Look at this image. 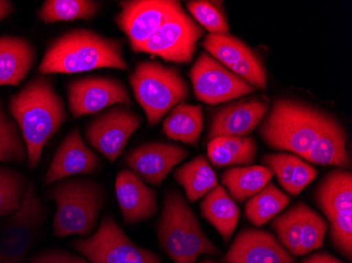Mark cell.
Wrapping results in <instances>:
<instances>
[{"label": "cell", "instance_id": "cell-1", "mask_svg": "<svg viewBox=\"0 0 352 263\" xmlns=\"http://www.w3.org/2000/svg\"><path fill=\"white\" fill-rule=\"evenodd\" d=\"M8 111L27 148L28 168L35 169L45 144L68 118L66 104L55 91L52 78L39 75L12 95Z\"/></svg>", "mask_w": 352, "mask_h": 263}, {"label": "cell", "instance_id": "cell-2", "mask_svg": "<svg viewBox=\"0 0 352 263\" xmlns=\"http://www.w3.org/2000/svg\"><path fill=\"white\" fill-rule=\"evenodd\" d=\"M98 69H129L122 43L87 29L72 30L49 45L39 63V75L77 74Z\"/></svg>", "mask_w": 352, "mask_h": 263}, {"label": "cell", "instance_id": "cell-3", "mask_svg": "<svg viewBox=\"0 0 352 263\" xmlns=\"http://www.w3.org/2000/svg\"><path fill=\"white\" fill-rule=\"evenodd\" d=\"M331 115L300 100L278 98L260 126V136L271 149L304 156L331 119Z\"/></svg>", "mask_w": 352, "mask_h": 263}, {"label": "cell", "instance_id": "cell-4", "mask_svg": "<svg viewBox=\"0 0 352 263\" xmlns=\"http://www.w3.org/2000/svg\"><path fill=\"white\" fill-rule=\"evenodd\" d=\"M47 195L56 205L52 225L55 236L92 234L106 203L100 183L91 178H67L51 185Z\"/></svg>", "mask_w": 352, "mask_h": 263}, {"label": "cell", "instance_id": "cell-5", "mask_svg": "<svg viewBox=\"0 0 352 263\" xmlns=\"http://www.w3.org/2000/svg\"><path fill=\"white\" fill-rule=\"evenodd\" d=\"M157 238L173 263H195L201 255H219L217 245L206 236L197 216L176 190L166 192Z\"/></svg>", "mask_w": 352, "mask_h": 263}, {"label": "cell", "instance_id": "cell-6", "mask_svg": "<svg viewBox=\"0 0 352 263\" xmlns=\"http://www.w3.org/2000/svg\"><path fill=\"white\" fill-rule=\"evenodd\" d=\"M136 102L148 124L156 126L174 108L189 98L187 81L177 71L157 61H142L129 77Z\"/></svg>", "mask_w": 352, "mask_h": 263}, {"label": "cell", "instance_id": "cell-7", "mask_svg": "<svg viewBox=\"0 0 352 263\" xmlns=\"http://www.w3.org/2000/svg\"><path fill=\"white\" fill-rule=\"evenodd\" d=\"M47 209L30 183L23 203L15 213L0 220V263H25L41 238Z\"/></svg>", "mask_w": 352, "mask_h": 263}, {"label": "cell", "instance_id": "cell-8", "mask_svg": "<svg viewBox=\"0 0 352 263\" xmlns=\"http://www.w3.org/2000/svg\"><path fill=\"white\" fill-rule=\"evenodd\" d=\"M316 201L329 222L332 244L351 261V173L346 170H336L327 174L316 187Z\"/></svg>", "mask_w": 352, "mask_h": 263}, {"label": "cell", "instance_id": "cell-9", "mask_svg": "<svg viewBox=\"0 0 352 263\" xmlns=\"http://www.w3.org/2000/svg\"><path fill=\"white\" fill-rule=\"evenodd\" d=\"M72 245L90 263H163L155 253L133 242L111 216H104L91 236Z\"/></svg>", "mask_w": 352, "mask_h": 263}, {"label": "cell", "instance_id": "cell-10", "mask_svg": "<svg viewBox=\"0 0 352 263\" xmlns=\"http://www.w3.org/2000/svg\"><path fill=\"white\" fill-rule=\"evenodd\" d=\"M204 31L183 9L171 16L145 43L134 47L133 52L161 57L167 62H191L197 41Z\"/></svg>", "mask_w": 352, "mask_h": 263}, {"label": "cell", "instance_id": "cell-11", "mask_svg": "<svg viewBox=\"0 0 352 263\" xmlns=\"http://www.w3.org/2000/svg\"><path fill=\"white\" fill-rule=\"evenodd\" d=\"M189 76L197 100L207 104H223L255 90L208 53L199 55Z\"/></svg>", "mask_w": 352, "mask_h": 263}, {"label": "cell", "instance_id": "cell-12", "mask_svg": "<svg viewBox=\"0 0 352 263\" xmlns=\"http://www.w3.org/2000/svg\"><path fill=\"white\" fill-rule=\"evenodd\" d=\"M140 124V115L130 108L116 106L91 120L86 126L85 138L95 151L113 163L124 153Z\"/></svg>", "mask_w": 352, "mask_h": 263}, {"label": "cell", "instance_id": "cell-13", "mask_svg": "<svg viewBox=\"0 0 352 263\" xmlns=\"http://www.w3.org/2000/svg\"><path fill=\"white\" fill-rule=\"evenodd\" d=\"M69 110L74 118L94 115L114 104L131 106L129 92L116 78L89 76L70 81L67 86Z\"/></svg>", "mask_w": 352, "mask_h": 263}, {"label": "cell", "instance_id": "cell-14", "mask_svg": "<svg viewBox=\"0 0 352 263\" xmlns=\"http://www.w3.org/2000/svg\"><path fill=\"white\" fill-rule=\"evenodd\" d=\"M181 9V3L175 0H128L120 3L116 23L129 39L133 50Z\"/></svg>", "mask_w": 352, "mask_h": 263}, {"label": "cell", "instance_id": "cell-15", "mask_svg": "<svg viewBox=\"0 0 352 263\" xmlns=\"http://www.w3.org/2000/svg\"><path fill=\"white\" fill-rule=\"evenodd\" d=\"M189 152L183 146L163 142H150L132 150L124 157V163L144 183L161 185L170 172L181 163Z\"/></svg>", "mask_w": 352, "mask_h": 263}, {"label": "cell", "instance_id": "cell-16", "mask_svg": "<svg viewBox=\"0 0 352 263\" xmlns=\"http://www.w3.org/2000/svg\"><path fill=\"white\" fill-rule=\"evenodd\" d=\"M100 157L82 139L79 128H73L55 152L43 178V185L78 175H90L100 167Z\"/></svg>", "mask_w": 352, "mask_h": 263}, {"label": "cell", "instance_id": "cell-17", "mask_svg": "<svg viewBox=\"0 0 352 263\" xmlns=\"http://www.w3.org/2000/svg\"><path fill=\"white\" fill-rule=\"evenodd\" d=\"M266 102L256 98L241 100L223 106L210 120L208 142L219 137H244L256 128L267 113Z\"/></svg>", "mask_w": 352, "mask_h": 263}, {"label": "cell", "instance_id": "cell-18", "mask_svg": "<svg viewBox=\"0 0 352 263\" xmlns=\"http://www.w3.org/2000/svg\"><path fill=\"white\" fill-rule=\"evenodd\" d=\"M223 263H294L296 258L263 229H246L239 232L231 244Z\"/></svg>", "mask_w": 352, "mask_h": 263}, {"label": "cell", "instance_id": "cell-19", "mask_svg": "<svg viewBox=\"0 0 352 263\" xmlns=\"http://www.w3.org/2000/svg\"><path fill=\"white\" fill-rule=\"evenodd\" d=\"M116 196L124 222L135 225L147 220L157 211V196L131 170H122L116 176Z\"/></svg>", "mask_w": 352, "mask_h": 263}, {"label": "cell", "instance_id": "cell-20", "mask_svg": "<svg viewBox=\"0 0 352 263\" xmlns=\"http://www.w3.org/2000/svg\"><path fill=\"white\" fill-rule=\"evenodd\" d=\"M34 45L21 36H0V87H19L36 60Z\"/></svg>", "mask_w": 352, "mask_h": 263}, {"label": "cell", "instance_id": "cell-21", "mask_svg": "<svg viewBox=\"0 0 352 263\" xmlns=\"http://www.w3.org/2000/svg\"><path fill=\"white\" fill-rule=\"evenodd\" d=\"M347 134L336 118L331 117L323 133L316 139L306 155L308 162L320 165H334L342 169H350L349 156L346 149Z\"/></svg>", "mask_w": 352, "mask_h": 263}, {"label": "cell", "instance_id": "cell-22", "mask_svg": "<svg viewBox=\"0 0 352 263\" xmlns=\"http://www.w3.org/2000/svg\"><path fill=\"white\" fill-rule=\"evenodd\" d=\"M201 216L217 229L225 242L234 232L239 218V209L225 187L217 185L205 196L201 203Z\"/></svg>", "mask_w": 352, "mask_h": 263}, {"label": "cell", "instance_id": "cell-23", "mask_svg": "<svg viewBox=\"0 0 352 263\" xmlns=\"http://www.w3.org/2000/svg\"><path fill=\"white\" fill-rule=\"evenodd\" d=\"M204 128V113L201 106L179 104L174 106L163 122V130L170 139L197 146Z\"/></svg>", "mask_w": 352, "mask_h": 263}, {"label": "cell", "instance_id": "cell-24", "mask_svg": "<svg viewBox=\"0 0 352 263\" xmlns=\"http://www.w3.org/2000/svg\"><path fill=\"white\" fill-rule=\"evenodd\" d=\"M258 146L254 138L219 137L208 142V157L217 168L248 165L254 161Z\"/></svg>", "mask_w": 352, "mask_h": 263}, {"label": "cell", "instance_id": "cell-25", "mask_svg": "<svg viewBox=\"0 0 352 263\" xmlns=\"http://www.w3.org/2000/svg\"><path fill=\"white\" fill-rule=\"evenodd\" d=\"M274 175V172L265 165L232 168L223 174L221 181L234 201L244 203L260 193Z\"/></svg>", "mask_w": 352, "mask_h": 263}, {"label": "cell", "instance_id": "cell-26", "mask_svg": "<svg viewBox=\"0 0 352 263\" xmlns=\"http://www.w3.org/2000/svg\"><path fill=\"white\" fill-rule=\"evenodd\" d=\"M176 183L185 190L188 201H199L217 187V178L205 156L199 155L174 172Z\"/></svg>", "mask_w": 352, "mask_h": 263}, {"label": "cell", "instance_id": "cell-27", "mask_svg": "<svg viewBox=\"0 0 352 263\" xmlns=\"http://www.w3.org/2000/svg\"><path fill=\"white\" fill-rule=\"evenodd\" d=\"M100 3L93 0H45L37 11V19L47 25L90 21L100 13Z\"/></svg>", "mask_w": 352, "mask_h": 263}, {"label": "cell", "instance_id": "cell-28", "mask_svg": "<svg viewBox=\"0 0 352 263\" xmlns=\"http://www.w3.org/2000/svg\"><path fill=\"white\" fill-rule=\"evenodd\" d=\"M289 203V196L269 183L260 193L249 199L245 214L254 227H260L278 216Z\"/></svg>", "mask_w": 352, "mask_h": 263}, {"label": "cell", "instance_id": "cell-29", "mask_svg": "<svg viewBox=\"0 0 352 263\" xmlns=\"http://www.w3.org/2000/svg\"><path fill=\"white\" fill-rule=\"evenodd\" d=\"M0 162L21 164L27 162V148L19 126L6 113L0 102Z\"/></svg>", "mask_w": 352, "mask_h": 263}, {"label": "cell", "instance_id": "cell-30", "mask_svg": "<svg viewBox=\"0 0 352 263\" xmlns=\"http://www.w3.org/2000/svg\"><path fill=\"white\" fill-rule=\"evenodd\" d=\"M305 205L304 203H298L276 217L271 225L278 236V242L292 256H300V237Z\"/></svg>", "mask_w": 352, "mask_h": 263}, {"label": "cell", "instance_id": "cell-31", "mask_svg": "<svg viewBox=\"0 0 352 263\" xmlns=\"http://www.w3.org/2000/svg\"><path fill=\"white\" fill-rule=\"evenodd\" d=\"M30 183L12 168L0 167V219L10 216L21 207Z\"/></svg>", "mask_w": 352, "mask_h": 263}, {"label": "cell", "instance_id": "cell-32", "mask_svg": "<svg viewBox=\"0 0 352 263\" xmlns=\"http://www.w3.org/2000/svg\"><path fill=\"white\" fill-rule=\"evenodd\" d=\"M208 54L227 69L242 60L251 52L250 47L241 39L225 34H209L203 41Z\"/></svg>", "mask_w": 352, "mask_h": 263}, {"label": "cell", "instance_id": "cell-33", "mask_svg": "<svg viewBox=\"0 0 352 263\" xmlns=\"http://www.w3.org/2000/svg\"><path fill=\"white\" fill-rule=\"evenodd\" d=\"M187 9L195 19V23L210 32V34H229L226 17L214 3L206 0H193L188 1Z\"/></svg>", "mask_w": 352, "mask_h": 263}, {"label": "cell", "instance_id": "cell-34", "mask_svg": "<svg viewBox=\"0 0 352 263\" xmlns=\"http://www.w3.org/2000/svg\"><path fill=\"white\" fill-rule=\"evenodd\" d=\"M327 231L328 223L325 219L306 205L302 216L300 256L321 249Z\"/></svg>", "mask_w": 352, "mask_h": 263}, {"label": "cell", "instance_id": "cell-35", "mask_svg": "<svg viewBox=\"0 0 352 263\" xmlns=\"http://www.w3.org/2000/svg\"><path fill=\"white\" fill-rule=\"evenodd\" d=\"M262 161L276 175L283 189L289 193L300 158L288 153L266 154L262 158Z\"/></svg>", "mask_w": 352, "mask_h": 263}, {"label": "cell", "instance_id": "cell-36", "mask_svg": "<svg viewBox=\"0 0 352 263\" xmlns=\"http://www.w3.org/2000/svg\"><path fill=\"white\" fill-rule=\"evenodd\" d=\"M237 76L244 79L253 88L266 90L267 74L260 57L253 50L246 57L228 69Z\"/></svg>", "mask_w": 352, "mask_h": 263}, {"label": "cell", "instance_id": "cell-37", "mask_svg": "<svg viewBox=\"0 0 352 263\" xmlns=\"http://www.w3.org/2000/svg\"><path fill=\"white\" fill-rule=\"evenodd\" d=\"M318 176V170L300 159L296 168V175L292 180V189L289 194L292 196H298L302 190L307 187Z\"/></svg>", "mask_w": 352, "mask_h": 263}, {"label": "cell", "instance_id": "cell-38", "mask_svg": "<svg viewBox=\"0 0 352 263\" xmlns=\"http://www.w3.org/2000/svg\"><path fill=\"white\" fill-rule=\"evenodd\" d=\"M29 263H90L87 259L63 250L45 251L33 257Z\"/></svg>", "mask_w": 352, "mask_h": 263}, {"label": "cell", "instance_id": "cell-39", "mask_svg": "<svg viewBox=\"0 0 352 263\" xmlns=\"http://www.w3.org/2000/svg\"><path fill=\"white\" fill-rule=\"evenodd\" d=\"M300 263H343L332 256V255L328 254V253H316V254L311 255L310 257L304 259Z\"/></svg>", "mask_w": 352, "mask_h": 263}, {"label": "cell", "instance_id": "cell-40", "mask_svg": "<svg viewBox=\"0 0 352 263\" xmlns=\"http://www.w3.org/2000/svg\"><path fill=\"white\" fill-rule=\"evenodd\" d=\"M14 11V5L8 0H0V23L8 19Z\"/></svg>", "mask_w": 352, "mask_h": 263}, {"label": "cell", "instance_id": "cell-41", "mask_svg": "<svg viewBox=\"0 0 352 263\" xmlns=\"http://www.w3.org/2000/svg\"><path fill=\"white\" fill-rule=\"evenodd\" d=\"M201 263H217L214 261L209 260V259H206V260L201 261Z\"/></svg>", "mask_w": 352, "mask_h": 263}]
</instances>
